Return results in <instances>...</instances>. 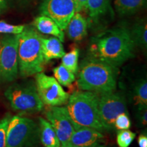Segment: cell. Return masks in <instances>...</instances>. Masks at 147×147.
I'll list each match as a JSON object with an SVG mask.
<instances>
[{"instance_id":"6da1fadb","label":"cell","mask_w":147,"mask_h":147,"mask_svg":"<svg viewBox=\"0 0 147 147\" xmlns=\"http://www.w3.org/2000/svg\"><path fill=\"white\" fill-rule=\"evenodd\" d=\"M134 47L129 29L117 27L92 38L88 56L118 67L134 57Z\"/></svg>"},{"instance_id":"7a4b0ae2","label":"cell","mask_w":147,"mask_h":147,"mask_svg":"<svg viewBox=\"0 0 147 147\" xmlns=\"http://www.w3.org/2000/svg\"><path fill=\"white\" fill-rule=\"evenodd\" d=\"M78 87L81 91L98 94L116 91L119 69L117 67L87 56L78 69Z\"/></svg>"},{"instance_id":"3957f363","label":"cell","mask_w":147,"mask_h":147,"mask_svg":"<svg viewBox=\"0 0 147 147\" xmlns=\"http://www.w3.org/2000/svg\"><path fill=\"white\" fill-rule=\"evenodd\" d=\"M41 35L34 27H25L18 34V66L22 77L42 72L45 61L41 46Z\"/></svg>"},{"instance_id":"277c9868","label":"cell","mask_w":147,"mask_h":147,"mask_svg":"<svg viewBox=\"0 0 147 147\" xmlns=\"http://www.w3.org/2000/svg\"><path fill=\"white\" fill-rule=\"evenodd\" d=\"M98 102L99 94L94 92L80 90L69 95L65 107L77 128L87 127L104 131L99 115Z\"/></svg>"},{"instance_id":"5b68a950","label":"cell","mask_w":147,"mask_h":147,"mask_svg":"<svg viewBox=\"0 0 147 147\" xmlns=\"http://www.w3.org/2000/svg\"><path fill=\"white\" fill-rule=\"evenodd\" d=\"M4 95L12 109L21 114L37 113L44 108L36 83L32 80L12 84L5 90Z\"/></svg>"},{"instance_id":"8992f818","label":"cell","mask_w":147,"mask_h":147,"mask_svg":"<svg viewBox=\"0 0 147 147\" xmlns=\"http://www.w3.org/2000/svg\"><path fill=\"white\" fill-rule=\"evenodd\" d=\"M40 140L39 125L20 115L11 117L7 128L6 147H35Z\"/></svg>"},{"instance_id":"52a82bcc","label":"cell","mask_w":147,"mask_h":147,"mask_svg":"<svg viewBox=\"0 0 147 147\" xmlns=\"http://www.w3.org/2000/svg\"><path fill=\"white\" fill-rule=\"evenodd\" d=\"M125 95L119 91L99 94L98 111L104 131L115 129V121L119 115L128 113Z\"/></svg>"},{"instance_id":"ba28073f","label":"cell","mask_w":147,"mask_h":147,"mask_svg":"<svg viewBox=\"0 0 147 147\" xmlns=\"http://www.w3.org/2000/svg\"><path fill=\"white\" fill-rule=\"evenodd\" d=\"M18 34L0 36V80L12 82L17 78Z\"/></svg>"},{"instance_id":"9c48e42d","label":"cell","mask_w":147,"mask_h":147,"mask_svg":"<svg viewBox=\"0 0 147 147\" xmlns=\"http://www.w3.org/2000/svg\"><path fill=\"white\" fill-rule=\"evenodd\" d=\"M36 86L44 105L61 106L67 102L69 93L63 89L55 77L48 76L42 71L36 74Z\"/></svg>"},{"instance_id":"30bf717a","label":"cell","mask_w":147,"mask_h":147,"mask_svg":"<svg viewBox=\"0 0 147 147\" xmlns=\"http://www.w3.org/2000/svg\"><path fill=\"white\" fill-rule=\"evenodd\" d=\"M47 120L54 128L61 143V147H66L77 127L69 117L65 106H49L45 113Z\"/></svg>"},{"instance_id":"8fae6325","label":"cell","mask_w":147,"mask_h":147,"mask_svg":"<svg viewBox=\"0 0 147 147\" xmlns=\"http://www.w3.org/2000/svg\"><path fill=\"white\" fill-rule=\"evenodd\" d=\"M40 13L53 19L62 31L65 30L75 14L74 0H44Z\"/></svg>"},{"instance_id":"7c38bea8","label":"cell","mask_w":147,"mask_h":147,"mask_svg":"<svg viewBox=\"0 0 147 147\" xmlns=\"http://www.w3.org/2000/svg\"><path fill=\"white\" fill-rule=\"evenodd\" d=\"M104 136L93 128L81 127L75 130L66 147H99L103 145Z\"/></svg>"},{"instance_id":"4fadbf2b","label":"cell","mask_w":147,"mask_h":147,"mask_svg":"<svg viewBox=\"0 0 147 147\" xmlns=\"http://www.w3.org/2000/svg\"><path fill=\"white\" fill-rule=\"evenodd\" d=\"M88 22L80 12H75L66 27L67 37L74 42H79L87 36Z\"/></svg>"},{"instance_id":"5bb4252c","label":"cell","mask_w":147,"mask_h":147,"mask_svg":"<svg viewBox=\"0 0 147 147\" xmlns=\"http://www.w3.org/2000/svg\"><path fill=\"white\" fill-rule=\"evenodd\" d=\"M129 99L137 110L147 108V81L146 77L138 78L131 84L129 91Z\"/></svg>"},{"instance_id":"9a60e30c","label":"cell","mask_w":147,"mask_h":147,"mask_svg":"<svg viewBox=\"0 0 147 147\" xmlns=\"http://www.w3.org/2000/svg\"><path fill=\"white\" fill-rule=\"evenodd\" d=\"M41 46L45 63L54 59L62 58L65 54L62 42L56 37L45 38L41 36Z\"/></svg>"},{"instance_id":"2e32d148","label":"cell","mask_w":147,"mask_h":147,"mask_svg":"<svg viewBox=\"0 0 147 147\" xmlns=\"http://www.w3.org/2000/svg\"><path fill=\"white\" fill-rule=\"evenodd\" d=\"M33 25L39 32L52 35L57 38L61 42H64L65 36L63 32L51 18L44 15L38 16L33 22Z\"/></svg>"},{"instance_id":"e0dca14e","label":"cell","mask_w":147,"mask_h":147,"mask_svg":"<svg viewBox=\"0 0 147 147\" xmlns=\"http://www.w3.org/2000/svg\"><path fill=\"white\" fill-rule=\"evenodd\" d=\"M40 140L45 147H61V143L52 125L47 119L40 117Z\"/></svg>"},{"instance_id":"ac0fdd59","label":"cell","mask_w":147,"mask_h":147,"mask_svg":"<svg viewBox=\"0 0 147 147\" xmlns=\"http://www.w3.org/2000/svg\"><path fill=\"white\" fill-rule=\"evenodd\" d=\"M87 10L89 11L90 18L95 22L113 13L110 0H87Z\"/></svg>"},{"instance_id":"d6986e66","label":"cell","mask_w":147,"mask_h":147,"mask_svg":"<svg viewBox=\"0 0 147 147\" xmlns=\"http://www.w3.org/2000/svg\"><path fill=\"white\" fill-rule=\"evenodd\" d=\"M146 0H115V8L120 16H129L144 8Z\"/></svg>"},{"instance_id":"ffe728a7","label":"cell","mask_w":147,"mask_h":147,"mask_svg":"<svg viewBox=\"0 0 147 147\" xmlns=\"http://www.w3.org/2000/svg\"><path fill=\"white\" fill-rule=\"evenodd\" d=\"M130 30L134 45L140 48L143 51L147 49V26L144 20H140L134 25Z\"/></svg>"},{"instance_id":"44dd1931","label":"cell","mask_w":147,"mask_h":147,"mask_svg":"<svg viewBox=\"0 0 147 147\" xmlns=\"http://www.w3.org/2000/svg\"><path fill=\"white\" fill-rule=\"evenodd\" d=\"M55 78L61 86L70 87L74 82L76 80L75 74L66 69L63 65H59L58 67L53 69Z\"/></svg>"},{"instance_id":"7402d4cb","label":"cell","mask_w":147,"mask_h":147,"mask_svg":"<svg viewBox=\"0 0 147 147\" xmlns=\"http://www.w3.org/2000/svg\"><path fill=\"white\" fill-rule=\"evenodd\" d=\"M79 50L77 48H74L70 52L65 53L61 59V65L66 69L70 71L74 74H76L78 69Z\"/></svg>"},{"instance_id":"603a6c76","label":"cell","mask_w":147,"mask_h":147,"mask_svg":"<svg viewBox=\"0 0 147 147\" xmlns=\"http://www.w3.org/2000/svg\"><path fill=\"white\" fill-rule=\"evenodd\" d=\"M136 134L129 129L118 130L117 142L119 147H129L131 145Z\"/></svg>"},{"instance_id":"cb8c5ba5","label":"cell","mask_w":147,"mask_h":147,"mask_svg":"<svg viewBox=\"0 0 147 147\" xmlns=\"http://www.w3.org/2000/svg\"><path fill=\"white\" fill-rule=\"evenodd\" d=\"M23 25H11L6 22L0 21V34H20L25 29Z\"/></svg>"},{"instance_id":"d4e9b609","label":"cell","mask_w":147,"mask_h":147,"mask_svg":"<svg viewBox=\"0 0 147 147\" xmlns=\"http://www.w3.org/2000/svg\"><path fill=\"white\" fill-rule=\"evenodd\" d=\"M131 123L128 113H122L117 117L115 121V129L117 130L129 129Z\"/></svg>"},{"instance_id":"484cf974","label":"cell","mask_w":147,"mask_h":147,"mask_svg":"<svg viewBox=\"0 0 147 147\" xmlns=\"http://www.w3.org/2000/svg\"><path fill=\"white\" fill-rule=\"evenodd\" d=\"M11 117L10 114H8L0 121V147H6L7 128Z\"/></svg>"},{"instance_id":"4316f807","label":"cell","mask_w":147,"mask_h":147,"mask_svg":"<svg viewBox=\"0 0 147 147\" xmlns=\"http://www.w3.org/2000/svg\"><path fill=\"white\" fill-rule=\"evenodd\" d=\"M137 121L139 123V126L141 127H144L146 126L147 123V110L143 109L137 110L136 114Z\"/></svg>"},{"instance_id":"83f0119b","label":"cell","mask_w":147,"mask_h":147,"mask_svg":"<svg viewBox=\"0 0 147 147\" xmlns=\"http://www.w3.org/2000/svg\"><path fill=\"white\" fill-rule=\"evenodd\" d=\"M75 12H80L87 10V0H74Z\"/></svg>"},{"instance_id":"f1b7e54d","label":"cell","mask_w":147,"mask_h":147,"mask_svg":"<svg viewBox=\"0 0 147 147\" xmlns=\"http://www.w3.org/2000/svg\"><path fill=\"white\" fill-rule=\"evenodd\" d=\"M138 142L139 147H147V136L146 133L139 136Z\"/></svg>"},{"instance_id":"f546056e","label":"cell","mask_w":147,"mask_h":147,"mask_svg":"<svg viewBox=\"0 0 147 147\" xmlns=\"http://www.w3.org/2000/svg\"><path fill=\"white\" fill-rule=\"evenodd\" d=\"M4 3H5L4 0H0V6H3V5H4Z\"/></svg>"},{"instance_id":"4dcf8cb0","label":"cell","mask_w":147,"mask_h":147,"mask_svg":"<svg viewBox=\"0 0 147 147\" xmlns=\"http://www.w3.org/2000/svg\"><path fill=\"white\" fill-rule=\"evenodd\" d=\"M10 1H27V0H10Z\"/></svg>"},{"instance_id":"1f68e13d","label":"cell","mask_w":147,"mask_h":147,"mask_svg":"<svg viewBox=\"0 0 147 147\" xmlns=\"http://www.w3.org/2000/svg\"><path fill=\"white\" fill-rule=\"evenodd\" d=\"M99 147H110V146H106V145L103 144V145H102V146H99Z\"/></svg>"}]
</instances>
